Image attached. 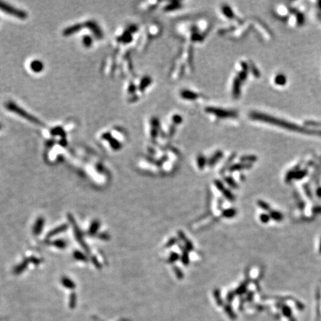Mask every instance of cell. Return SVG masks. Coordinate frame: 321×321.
I'll return each mask as SVG.
<instances>
[{"label":"cell","mask_w":321,"mask_h":321,"mask_svg":"<svg viewBox=\"0 0 321 321\" xmlns=\"http://www.w3.org/2000/svg\"><path fill=\"white\" fill-rule=\"evenodd\" d=\"M205 112L209 114H212L219 117V118H234L237 116L236 112L230 111V110L223 109L215 108V107H207L205 109Z\"/></svg>","instance_id":"6da1fadb"},{"label":"cell","mask_w":321,"mask_h":321,"mask_svg":"<svg viewBox=\"0 0 321 321\" xmlns=\"http://www.w3.org/2000/svg\"><path fill=\"white\" fill-rule=\"evenodd\" d=\"M0 10L4 11L5 13L10 14V15L16 16V17L19 18V19H25L27 17V14H26L25 11L16 9V8L12 7V6L9 5L8 4H5L4 2H0Z\"/></svg>","instance_id":"7a4b0ae2"},{"label":"cell","mask_w":321,"mask_h":321,"mask_svg":"<svg viewBox=\"0 0 321 321\" xmlns=\"http://www.w3.org/2000/svg\"><path fill=\"white\" fill-rule=\"evenodd\" d=\"M7 109L8 110L11 112H14L16 113L17 115H19V116L23 117V118H26L28 121H31L33 123H40V121L37 120V118H35L34 117L31 116V115H28L26 112L25 110L22 109L21 108H19V106H17L16 105L14 104V103H8L7 104Z\"/></svg>","instance_id":"3957f363"},{"label":"cell","mask_w":321,"mask_h":321,"mask_svg":"<svg viewBox=\"0 0 321 321\" xmlns=\"http://www.w3.org/2000/svg\"><path fill=\"white\" fill-rule=\"evenodd\" d=\"M241 83L242 81L238 78V77L233 80V89H232V94L234 98H239L240 95V89H241Z\"/></svg>","instance_id":"277c9868"},{"label":"cell","mask_w":321,"mask_h":321,"mask_svg":"<svg viewBox=\"0 0 321 321\" xmlns=\"http://www.w3.org/2000/svg\"><path fill=\"white\" fill-rule=\"evenodd\" d=\"M181 97L184 99L186 100H193L197 99L199 98V95L196 92L190 91V90H182L180 93Z\"/></svg>","instance_id":"5b68a950"},{"label":"cell","mask_w":321,"mask_h":321,"mask_svg":"<svg viewBox=\"0 0 321 321\" xmlns=\"http://www.w3.org/2000/svg\"><path fill=\"white\" fill-rule=\"evenodd\" d=\"M81 28H82V25H75L70 26V27H69L68 28L65 29V31H64V32H63V34L65 36H69V35H71V34H75L76 32H78L79 31H80Z\"/></svg>","instance_id":"8992f818"},{"label":"cell","mask_w":321,"mask_h":321,"mask_svg":"<svg viewBox=\"0 0 321 321\" xmlns=\"http://www.w3.org/2000/svg\"><path fill=\"white\" fill-rule=\"evenodd\" d=\"M87 25H89V27H90V28H91V31H92V32H93L94 34H95V35L98 37V38H101L102 35H103V34H102V31L99 28V27L97 25L96 23H94L92 22H89Z\"/></svg>","instance_id":"52a82bcc"},{"label":"cell","mask_w":321,"mask_h":321,"mask_svg":"<svg viewBox=\"0 0 321 321\" xmlns=\"http://www.w3.org/2000/svg\"><path fill=\"white\" fill-rule=\"evenodd\" d=\"M251 167V164H236L234 165L231 166L229 168L230 171H236L240 170V169L250 168Z\"/></svg>","instance_id":"ba28073f"},{"label":"cell","mask_w":321,"mask_h":321,"mask_svg":"<svg viewBox=\"0 0 321 321\" xmlns=\"http://www.w3.org/2000/svg\"><path fill=\"white\" fill-rule=\"evenodd\" d=\"M151 82H152V79L149 77H145L144 78H143V80H141V84H140L139 89L141 91H144V89L148 86V85H150Z\"/></svg>","instance_id":"9c48e42d"},{"label":"cell","mask_w":321,"mask_h":321,"mask_svg":"<svg viewBox=\"0 0 321 321\" xmlns=\"http://www.w3.org/2000/svg\"><path fill=\"white\" fill-rule=\"evenodd\" d=\"M222 12L229 19H233L234 18V14H233V11L228 5H224L222 7Z\"/></svg>","instance_id":"30bf717a"},{"label":"cell","mask_w":321,"mask_h":321,"mask_svg":"<svg viewBox=\"0 0 321 321\" xmlns=\"http://www.w3.org/2000/svg\"><path fill=\"white\" fill-rule=\"evenodd\" d=\"M222 157V152H217L215 155H214L213 157L210 159V161H209V164H210V166L213 165V164H216V161H218L219 159H221Z\"/></svg>","instance_id":"8fae6325"},{"label":"cell","mask_w":321,"mask_h":321,"mask_svg":"<svg viewBox=\"0 0 321 321\" xmlns=\"http://www.w3.org/2000/svg\"><path fill=\"white\" fill-rule=\"evenodd\" d=\"M257 158L254 155H244L240 158V161L242 162H254Z\"/></svg>","instance_id":"7c38bea8"},{"label":"cell","mask_w":321,"mask_h":321,"mask_svg":"<svg viewBox=\"0 0 321 321\" xmlns=\"http://www.w3.org/2000/svg\"><path fill=\"white\" fill-rule=\"evenodd\" d=\"M180 6V2H170V4L166 6L165 10H167V11H172V10L177 9V8H179Z\"/></svg>","instance_id":"4fadbf2b"},{"label":"cell","mask_w":321,"mask_h":321,"mask_svg":"<svg viewBox=\"0 0 321 321\" xmlns=\"http://www.w3.org/2000/svg\"><path fill=\"white\" fill-rule=\"evenodd\" d=\"M236 213V210H234V209H228V210H225L223 213H222V215L225 217H227V218H231V217L234 216Z\"/></svg>","instance_id":"5bb4252c"},{"label":"cell","mask_w":321,"mask_h":321,"mask_svg":"<svg viewBox=\"0 0 321 321\" xmlns=\"http://www.w3.org/2000/svg\"><path fill=\"white\" fill-rule=\"evenodd\" d=\"M31 69L36 72H39L41 69H42V63L39 61H34L31 64Z\"/></svg>","instance_id":"9a60e30c"},{"label":"cell","mask_w":321,"mask_h":321,"mask_svg":"<svg viewBox=\"0 0 321 321\" xmlns=\"http://www.w3.org/2000/svg\"><path fill=\"white\" fill-rule=\"evenodd\" d=\"M205 163H206V161H205V157L202 155H199L197 159V164H198L199 169H203L205 165Z\"/></svg>","instance_id":"2e32d148"},{"label":"cell","mask_w":321,"mask_h":321,"mask_svg":"<svg viewBox=\"0 0 321 321\" xmlns=\"http://www.w3.org/2000/svg\"><path fill=\"white\" fill-rule=\"evenodd\" d=\"M286 82V78L285 77L282 75H279L276 77L275 78V83L277 85H284L285 83Z\"/></svg>","instance_id":"e0dca14e"},{"label":"cell","mask_w":321,"mask_h":321,"mask_svg":"<svg viewBox=\"0 0 321 321\" xmlns=\"http://www.w3.org/2000/svg\"><path fill=\"white\" fill-rule=\"evenodd\" d=\"M225 182H226L227 183L229 184L230 187H233V188H237V187H238V186H237L236 183L235 182V181L233 180V179H232V178L226 177L225 179Z\"/></svg>","instance_id":"ac0fdd59"},{"label":"cell","mask_w":321,"mask_h":321,"mask_svg":"<svg viewBox=\"0 0 321 321\" xmlns=\"http://www.w3.org/2000/svg\"><path fill=\"white\" fill-rule=\"evenodd\" d=\"M258 205H259V207H260L261 209H262V210H270V207L269 205L268 204L266 203V202H263V201H258L257 202Z\"/></svg>","instance_id":"d6986e66"},{"label":"cell","mask_w":321,"mask_h":321,"mask_svg":"<svg viewBox=\"0 0 321 321\" xmlns=\"http://www.w3.org/2000/svg\"><path fill=\"white\" fill-rule=\"evenodd\" d=\"M247 77H248V72H246V71L242 70L238 74V78L241 81H245L247 79Z\"/></svg>","instance_id":"ffe728a7"},{"label":"cell","mask_w":321,"mask_h":321,"mask_svg":"<svg viewBox=\"0 0 321 321\" xmlns=\"http://www.w3.org/2000/svg\"><path fill=\"white\" fill-rule=\"evenodd\" d=\"M214 183H215V186L216 187V188L218 189V190H219V191L223 192L224 190H225V187H224V184H222V182H220V181L215 180V181H214Z\"/></svg>","instance_id":"44dd1931"},{"label":"cell","mask_w":321,"mask_h":321,"mask_svg":"<svg viewBox=\"0 0 321 321\" xmlns=\"http://www.w3.org/2000/svg\"><path fill=\"white\" fill-rule=\"evenodd\" d=\"M222 193H223V195L225 196V197H226L227 199H229V200L232 201L234 199V196H233V195L232 194L231 192H230L229 190H227V189H225V190H224L223 192H222Z\"/></svg>","instance_id":"7402d4cb"},{"label":"cell","mask_w":321,"mask_h":321,"mask_svg":"<svg viewBox=\"0 0 321 321\" xmlns=\"http://www.w3.org/2000/svg\"><path fill=\"white\" fill-rule=\"evenodd\" d=\"M183 119H182V117L179 115H176L172 117V122L175 124H180L182 122Z\"/></svg>","instance_id":"603a6c76"},{"label":"cell","mask_w":321,"mask_h":321,"mask_svg":"<svg viewBox=\"0 0 321 321\" xmlns=\"http://www.w3.org/2000/svg\"><path fill=\"white\" fill-rule=\"evenodd\" d=\"M173 270H174V272H175L176 276H177L179 279H182V278H183V274H182V271H181L179 268L176 267V266H174Z\"/></svg>","instance_id":"cb8c5ba5"},{"label":"cell","mask_w":321,"mask_h":321,"mask_svg":"<svg viewBox=\"0 0 321 321\" xmlns=\"http://www.w3.org/2000/svg\"><path fill=\"white\" fill-rule=\"evenodd\" d=\"M270 218H271L270 216L267 215V214H262V215L259 216L260 221H261L262 222H263V223H266V222H269Z\"/></svg>","instance_id":"d4e9b609"},{"label":"cell","mask_w":321,"mask_h":321,"mask_svg":"<svg viewBox=\"0 0 321 321\" xmlns=\"http://www.w3.org/2000/svg\"><path fill=\"white\" fill-rule=\"evenodd\" d=\"M178 259H179V255H178L176 253H172L169 258V263L174 262L176 261Z\"/></svg>","instance_id":"484cf974"},{"label":"cell","mask_w":321,"mask_h":321,"mask_svg":"<svg viewBox=\"0 0 321 321\" xmlns=\"http://www.w3.org/2000/svg\"><path fill=\"white\" fill-rule=\"evenodd\" d=\"M182 262H183L184 265H187L189 263L188 254H187V253L186 252V251L185 252H184L183 254H182Z\"/></svg>","instance_id":"4316f807"},{"label":"cell","mask_w":321,"mask_h":321,"mask_svg":"<svg viewBox=\"0 0 321 321\" xmlns=\"http://www.w3.org/2000/svg\"><path fill=\"white\" fill-rule=\"evenodd\" d=\"M192 40H194V41H200L202 39V37L198 34H192Z\"/></svg>","instance_id":"83f0119b"},{"label":"cell","mask_w":321,"mask_h":321,"mask_svg":"<svg viewBox=\"0 0 321 321\" xmlns=\"http://www.w3.org/2000/svg\"><path fill=\"white\" fill-rule=\"evenodd\" d=\"M185 247L187 250H188V251H191V250L192 249V245L191 242L189 241V240H187V242H185Z\"/></svg>","instance_id":"f1b7e54d"},{"label":"cell","mask_w":321,"mask_h":321,"mask_svg":"<svg viewBox=\"0 0 321 321\" xmlns=\"http://www.w3.org/2000/svg\"><path fill=\"white\" fill-rule=\"evenodd\" d=\"M245 289H246V285L242 284L238 289H237V292H238L239 294H242V293L244 292Z\"/></svg>","instance_id":"f546056e"},{"label":"cell","mask_w":321,"mask_h":321,"mask_svg":"<svg viewBox=\"0 0 321 321\" xmlns=\"http://www.w3.org/2000/svg\"><path fill=\"white\" fill-rule=\"evenodd\" d=\"M157 129L155 127H152V130H151V136H152V138H156V136H157Z\"/></svg>","instance_id":"4dcf8cb0"},{"label":"cell","mask_w":321,"mask_h":321,"mask_svg":"<svg viewBox=\"0 0 321 321\" xmlns=\"http://www.w3.org/2000/svg\"><path fill=\"white\" fill-rule=\"evenodd\" d=\"M215 296L216 297V301H217V303H218V304H220L219 303H222V301L219 297V292L218 290H216L215 291Z\"/></svg>","instance_id":"1f68e13d"},{"label":"cell","mask_w":321,"mask_h":321,"mask_svg":"<svg viewBox=\"0 0 321 321\" xmlns=\"http://www.w3.org/2000/svg\"><path fill=\"white\" fill-rule=\"evenodd\" d=\"M176 242V239H171L169 240V241L168 242V243H167V247H170V246H172V245H174V243H175Z\"/></svg>","instance_id":"d6a6232c"}]
</instances>
